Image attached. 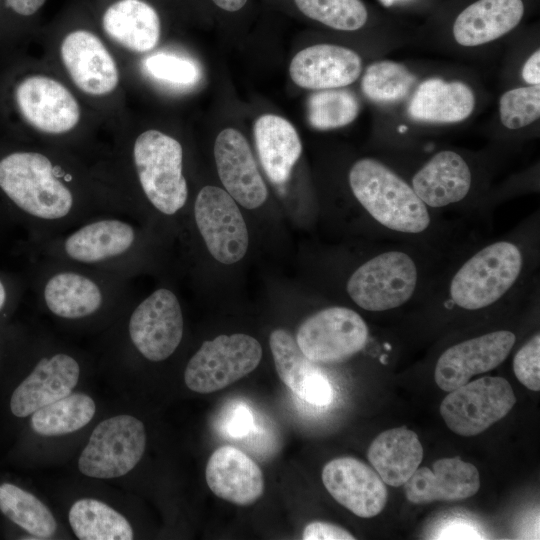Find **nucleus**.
<instances>
[{"label":"nucleus","instance_id":"obj_36","mask_svg":"<svg viewBox=\"0 0 540 540\" xmlns=\"http://www.w3.org/2000/svg\"><path fill=\"white\" fill-rule=\"evenodd\" d=\"M501 123L510 130L526 127L540 116V85L505 92L499 101Z\"/></svg>","mask_w":540,"mask_h":540},{"label":"nucleus","instance_id":"obj_21","mask_svg":"<svg viewBox=\"0 0 540 540\" xmlns=\"http://www.w3.org/2000/svg\"><path fill=\"white\" fill-rule=\"evenodd\" d=\"M479 488L478 469L458 457L438 459L432 469L417 468L404 484L406 498L414 504L463 500L475 495Z\"/></svg>","mask_w":540,"mask_h":540},{"label":"nucleus","instance_id":"obj_25","mask_svg":"<svg viewBox=\"0 0 540 540\" xmlns=\"http://www.w3.org/2000/svg\"><path fill=\"white\" fill-rule=\"evenodd\" d=\"M105 34L118 46L135 53L153 51L161 36L156 10L143 0H118L102 16Z\"/></svg>","mask_w":540,"mask_h":540},{"label":"nucleus","instance_id":"obj_32","mask_svg":"<svg viewBox=\"0 0 540 540\" xmlns=\"http://www.w3.org/2000/svg\"><path fill=\"white\" fill-rule=\"evenodd\" d=\"M0 511L29 534L49 538L57 522L48 507L32 493L12 484H0Z\"/></svg>","mask_w":540,"mask_h":540},{"label":"nucleus","instance_id":"obj_28","mask_svg":"<svg viewBox=\"0 0 540 540\" xmlns=\"http://www.w3.org/2000/svg\"><path fill=\"white\" fill-rule=\"evenodd\" d=\"M253 130L266 175L275 184L285 183L302 153L297 130L287 119L275 114L261 115Z\"/></svg>","mask_w":540,"mask_h":540},{"label":"nucleus","instance_id":"obj_17","mask_svg":"<svg viewBox=\"0 0 540 540\" xmlns=\"http://www.w3.org/2000/svg\"><path fill=\"white\" fill-rule=\"evenodd\" d=\"M80 374L81 366L75 356L63 350L48 351L13 391L10 398L12 414L24 418L69 395Z\"/></svg>","mask_w":540,"mask_h":540},{"label":"nucleus","instance_id":"obj_45","mask_svg":"<svg viewBox=\"0 0 540 540\" xmlns=\"http://www.w3.org/2000/svg\"><path fill=\"white\" fill-rule=\"evenodd\" d=\"M10 297V292L7 284L0 277V313L6 308Z\"/></svg>","mask_w":540,"mask_h":540},{"label":"nucleus","instance_id":"obj_8","mask_svg":"<svg viewBox=\"0 0 540 540\" xmlns=\"http://www.w3.org/2000/svg\"><path fill=\"white\" fill-rule=\"evenodd\" d=\"M125 332L131 347L145 360L162 362L171 357L182 342L184 317L177 294L159 287L127 306Z\"/></svg>","mask_w":540,"mask_h":540},{"label":"nucleus","instance_id":"obj_3","mask_svg":"<svg viewBox=\"0 0 540 540\" xmlns=\"http://www.w3.org/2000/svg\"><path fill=\"white\" fill-rule=\"evenodd\" d=\"M149 237L122 214L92 217L34 242L41 259L81 265L130 279L149 262Z\"/></svg>","mask_w":540,"mask_h":540},{"label":"nucleus","instance_id":"obj_37","mask_svg":"<svg viewBox=\"0 0 540 540\" xmlns=\"http://www.w3.org/2000/svg\"><path fill=\"white\" fill-rule=\"evenodd\" d=\"M144 68L151 77L177 86L194 85L200 78L195 62L175 54H153L145 60Z\"/></svg>","mask_w":540,"mask_h":540},{"label":"nucleus","instance_id":"obj_23","mask_svg":"<svg viewBox=\"0 0 540 540\" xmlns=\"http://www.w3.org/2000/svg\"><path fill=\"white\" fill-rule=\"evenodd\" d=\"M205 478L217 497L236 505H251L264 493L260 467L242 450L230 445L221 446L211 454Z\"/></svg>","mask_w":540,"mask_h":540},{"label":"nucleus","instance_id":"obj_27","mask_svg":"<svg viewBox=\"0 0 540 540\" xmlns=\"http://www.w3.org/2000/svg\"><path fill=\"white\" fill-rule=\"evenodd\" d=\"M474 106L475 97L467 84L429 78L417 87L407 111L420 122L456 123L468 118Z\"/></svg>","mask_w":540,"mask_h":540},{"label":"nucleus","instance_id":"obj_41","mask_svg":"<svg viewBox=\"0 0 540 540\" xmlns=\"http://www.w3.org/2000/svg\"><path fill=\"white\" fill-rule=\"evenodd\" d=\"M522 78L530 85L540 84V51L537 49L525 62Z\"/></svg>","mask_w":540,"mask_h":540},{"label":"nucleus","instance_id":"obj_40","mask_svg":"<svg viewBox=\"0 0 540 540\" xmlns=\"http://www.w3.org/2000/svg\"><path fill=\"white\" fill-rule=\"evenodd\" d=\"M254 429V417L245 405L237 406L227 423V432L230 436L244 437Z\"/></svg>","mask_w":540,"mask_h":540},{"label":"nucleus","instance_id":"obj_47","mask_svg":"<svg viewBox=\"0 0 540 540\" xmlns=\"http://www.w3.org/2000/svg\"><path fill=\"white\" fill-rule=\"evenodd\" d=\"M405 130H407V127H406V126L402 125V126L399 127V131H400L401 133H404Z\"/></svg>","mask_w":540,"mask_h":540},{"label":"nucleus","instance_id":"obj_42","mask_svg":"<svg viewBox=\"0 0 540 540\" xmlns=\"http://www.w3.org/2000/svg\"><path fill=\"white\" fill-rule=\"evenodd\" d=\"M46 0H6V5L21 16L35 14Z\"/></svg>","mask_w":540,"mask_h":540},{"label":"nucleus","instance_id":"obj_20","mask_svg":"<svg viewBox=\"0 0 540 540\" xmlns=\"http://www.w3.org/2000/svg\"><path fill=\"white\" fill-rule=\"evenodd\" d=\"M361 69V57L355 51L339 45L316 44L293 57L289 74L301 88L326 90L352 84L360 76Z\"/></svg>","mask_w":540,"mask_h":540},{"label":"nucleus","instance_id":"obj_19","mask_svg":"<svg viewBox=\"0 0 540 540\" xmlns=\"http://www.w3.org/2000/svg\"><path fill=\"white\" fill-rule=\"evenodd\" d=\"M322 482L339 504L358 517H374L386 505L385 483L377 472L356 458L339 457L326 463Z\"/></svg>","mask_w":540,"mask_h":540},{"label":"nucleus","instance_id":"obj_39","mask_svg":"<svg viewBox=\"0 0 540 540\" xmlns=\"http://www.w3.org/2000/svg\"><path fill=\"white\" fill-rule=\"evenodd\" d=\"M303 540H353L355 537L344 528L322 521L310 522L303 530Z\"/></svg>","mask_w":540,"mask_h":540},{"label":"nucleus","instance_id":"obj_4","mask_svg":"<svg viewBox=\"0 0 540 540\" xmlns=\"http://www.w3.org/2000/svg\"><path fill=\"white\" fill-rule=\"evenodd\" d=\"M37 270L39 301L59 320H101L122 314L130 303L128 278L51 259H41Z\"/></svg>","mask_w":540,"mask_h":540},{"label":"nucleus","instance_id":"obj_29","mask_svg":"<svg viewBox=\"0 0 540 540\" xmlns=\"http://www.w3.org/2000/svg\"><path fill=\"white\" fill-rule=\"evenodd\" d=\"M367 458L385 484L400 487L421 464L423 447L414 431L398 427L381 432L370 444Z\"/></svg>","mask_w":540,"mask_h":540},{"label":"nucleus","instance_id":"obj_43","mask_svg":"<svg viewBox=\"0 0 540 540\" xmlns=\"http://www.w3.org/2000/svg\"><path fill=\"white\" fill-rule=\"evenodd\" d=\"M474 536H478V533L474 532L473 529L455 523L450 528H446L440 538H472Z\"/></svg>","mask_w":540,"mask_h":540},{"label":"nucleus","instance_id":"obj_35","mask_svg":"<svg viewBox=\"0 0 540 540\" xmlns=\"http://www.w3.org/2000/svg\"><path fill=\"white\" fill-rule=\"evenodd\" d=\"M294 1L304 15L336 30H358L368 18L367 9L360 0Z\"/></svg>","mask_w":540,"mask_h":540},{"label":"nucleus","instance_id":"obj_30","mask_svg":"<svg viewBox=\"0 0 540 540\" xmlns=\"http://www.w3.org/2000/svg\"><path fill=\"white\" fill-rule=\"evenodd\" d=\"M68 520L80 540H131L134 537L129 521L97 499L82 498L74 502Z\"/></svg>","mask_w":540,"mask_h":540},{"label":"nucleus","instance_id":"obj_26","mask_svg":"<svg viewBox=\"0 0 540 540\" xmlns=\"http://www.w3.org/2000/svg\"><path fill=\"white\" fill-rule=\"evenodd\" d=\"M523 14L522 0H478L456 17L454 39L465 47L489 43L513 30Z\"/></svg>","mask_w":540,"mask_h":540},{"label":"nucleus","instance_id":"obj_10","mask_svg":"<svg viewBox=\"0 0 540 540\" xmlns=\"http://www.w3.org/2000/svg\"><path fill=\"white\" fill-rule=\"evenodd\" d=\"M142 421L122 414L101 421L92 431L79 459V471L97 479L118 478L129 473L146 448Z\"/></svg>","mask_w":540,"mask_h":540},{"label":"nucleus","instance_id":"obj_18","mask_svg":"<svg viewBox=\"0 0 540 540\" xmlns=\"http://www.w3.org/2000/svg\"><path fill=\"white\" fill-rule=\"evenodd\" d=\"M218 176L225 190L241 206L256 209L268 191L244 135L234 128L223 129L214 143Z\"/></svg>","mask_w":540,"mask_h":540},{"label":"nucleus","instance_id":"obj_38","mask_svg":"<svg viewBox=\"0 0 540 540\" xmlns=\"http://www.w3.org/2000/svg\"><path fill=\"white\" fill-rule=\"evenodd\" d=\"M516 378L532 391L540 390V336L533 335L517 351L513 359Z\"/></svg>","mask_w":540,"mask_h":540},{"label":"nucleus","instance_id":"obj_1","mask_svg":"<svg viewBox=\"0 0 540 540\" xmlns=\"http://www.w3.org/2000/svg\"><path fill=\"white\" fill-rule=\"evenodd\" d=\"M0 191L31 227L34 242L101 214L133 216L115 177L91 174L45 150L2 156Z\"/></svg>","mask_w":540,"mask_h":540},{"label":"nucleus","instance_id":"obj_11","mask_svg":"<svg viewBox=\"0 0 540 540\" xmlns=\"http://www.w3.org/2000/svg\"><path fill=\"white\" fill-rule=\"evenodd\" d=\"M516 403L510 383L503 377L485 376L450 391L440 414L454 433L480 434L505 417Z\"/></svg>","mask_w":540,"mask_h":540},{"label":"nucleus","instance_id":"obj_13","mask_svg":"<svg viewBox=\"0 0 540 540\" xmlns=\"http://www.w3.org/2000/svg\"><path fill=\"white\" fill-rule=\"evenodd\" d=\"M193 219L208 252L218 262L230 265L245 256L249 245L246 222L225 189L201 188L194 200Z\"/></svg>","mask_w":540,"mask_h":540},{"label":"nucleus","instance_id":"obj_34","mask_svg":"<svg viewBox=\"0 0 540 540\" xmlns=\"http://www.w3.org/2000/svg\"><path fill=\"white\" fill-rule=\"evenodd\" d=\"M360 106L348 90L326 89L313 93L307 102L309 124L317 130H331L353 122Z\"/></svg>","mask_w":540,"mask_h":540},{"label":"nucleus","instance_id":"obj_22","mask_svg":"<svg viewBox=\"0 0 540 540\" xmlns=\"http://www.w3.org/2000/svg\"><path fill=\"white\" fill-rule=\"evenodd\" d=\"M269 346L280 380L299 398L317 406L333 400V389L325 374L308 359L292 334L282 328L269 336Z\"/></svg>","mask_w":540,"mask_h":540},{"label":"nucleus","instance_id":"obj_14","mask_svg":"<svg viewBox=\"0 0 540 540\" xmlns=\"http://www.w3.org/2000/svg\"><path fill=\"white\" fill-rule=\"evenodd\" d=\"M18 111L36 132L47 137H63L79 125L82 112L71 90L58 79L34 74L22 79L15 89Z\"/></svg>","mask_w":540,"mask_h":540},{"label":"nucleus","instance_id":"obj_6","mask_svg":"<svg viewBox=\"0 0 540 540\" xmlns=\"http://www.w3.org/2000/svg\"><path fill=\"white\" fill-rule=\"evenodd\" d=\"M523 253L513 242L499 240L470 256L453 274L448 296L467 311L487 308L506 296L523 270Z\"/></svg>","mask_w":540,"mask_h":540},{"label":"nucleus","instance_id":"obj_2","mask_svg":"<svg viewBox=\"0 0 540 540\" xmlns=\"http://www.w3.org/2000/svg\"><path fill=\"white\" fill-rule=\"evenodd\" d=\"M116 179L133 216L143 210L166 219L185 208L189 188L184 175V152L173 136L157 129L139 133L122 158Z\"/></svg>","mask_w":540,"mask_h":540},{"label":"nucleus","instance_id":"obj_15","mask_svg":"<svg viewBox=\"0 0 540 540\" xmlns=\"http://www.w3.org/2000/svg\"><path fill=\"white\" fill-rule=\"evenodd\" d=\"M59 55L70 80L85 95L106 97L118 88V64L94 32L86 29L70 31L60 43Z\"/></svg>","mask_w":540,"mask_h":540},{"label":"nucleus","instance_id":"obj_24","mask_svg":"<svg viewBox=\"0 0 540 540\" xmlns=\"http://www.w3.org/2000/svg\"><path fill=\"white\" fill-rule=\"evenodd\" d=\"M472 173L465 159L451 150L431 157L413 176L411 187L431 208L462 201L470 192Z\"/></svg>","mask_w":540,"mask_h":540},{"label":"nucleus","instance_id":"obj_16","mask_svg":"<svg viewBox=\"0 0 540 540\" xmlns=\"http://www.w3.org/2000/svg\"><path fill=\"white\" fill-rule=\"evenodd\" d=\"M516 336L508 330H497L459 342L438 358L434 379L439 388L450 392L474 375L498 367L510 354Z\"/></svg>","mask_w":540,"mask_h":540},{"label":"nucleus","instance_id":"obj_33","mask_svg":"<svg viewBox=\"0 0 540 540\" xmlns=\"http://www.w3.org/2000/svg\"><path fill=\"white\" fill-rule=\"evenodd\" d=\"M416 81L401 63L378 61L367 67L361 81L363 93L371 101L391 104L405 98Z\"/></svg>","mask_w":540,"mask_h":540},{"label":"nucleus","instance_id":"obj_46","mask_svg":"<svg viewBox=\"0 0 540 540\" xmlns=\"http://www.w3.org/2000/svg\"><path fill=\"white\" fill-rule=\"evenodd\" d=\"M379 1L383 6L389 7V6H392L394 3L398 1H402V0H379Z\"/></svg>","mask_w":540,"mask_h":540},{"label":"nucleus","instance_id":"obj_44","mask_svg":"<svg viewBox=\"0 0 540 540\" xmlns=\"http://www.w3.org/2000/svg\"><path fill=\"white\" fill-rule=\"evenodd\" d=\"M218 7L223 10L235 12L240 10L247 0H212Z\"/></svg>","mask_w":540,"mask_h":540},{"label":"nucleus","instance_id":"obj_9","mask_svg":"<svg viewBox=\"0 0 540 540\" xmlns=\"http://www.w3.org/2000/svg\"><path fill=\"white\" fill-rule=\"evenodd\" d=\"M262 359V348L254 337L236 333L204 341L187 362L186 386L197 393L221 390L251 373Z\"/></svg>","mask_w":540,"mask_h":540},{"label":"nucleus","instance_id":"obj_7","mask_svg":"<svg viewBox=\"0 0 540 540\" xmlns=\"http://www.w3.org/2000/svg\"><path fill=\"white\" fill-rule=\"evenodd\" d=\"M419 279L416 261L400 250L379 253L348 278L346 291L360 308L383 312L401 307L415 294Z\"/></svg>","mask_w":540,"mask_h":540},{"label":"nucleus","instance_id":"obj_12","mask_svg":"<svg viewBox=\"0 0 540 540\" xmlns=\"http://www.w3.org/2000/svg\"><path fill=\"white\" fill-rule=\"evenodd\" d=\"M368 337V326L356 311L332 306L306 318L299 326L295 339L311 361L338 363L360 352L367 344Z\"/></svg>","mask_w":540,"mask_h":540},{"label":"nucleus","instance_id":"obj_31","mask_svg":"<svg viewBox=\"0 0 540 540\" xmlns=\"http://www.w3.org/2000/svg\"><path fill=\"white\" fill-rule=\"evenodd\" d=\"M95 412V402L89 395L70 393L36 410L31 416V426L42 436L66 435L86 426Z\"/></svg>","mask_w":540,"mask_h":540},{"label":"nucleus","instance_id":"obj_5","mask_svg":"<svg viewBox=\"0 0 540 540\" xmlns=\"http://www.w3.org/2000/svg\"><path fill=\"white\" fill-rule=\"evenodd\" d=\"M348 179L356 200L383 227L410 235L430 227L428 207L411 185L380 161L359 159L352 165Z\"/></svg>","mask_w":540,"mask_h":540}]
</instances>
